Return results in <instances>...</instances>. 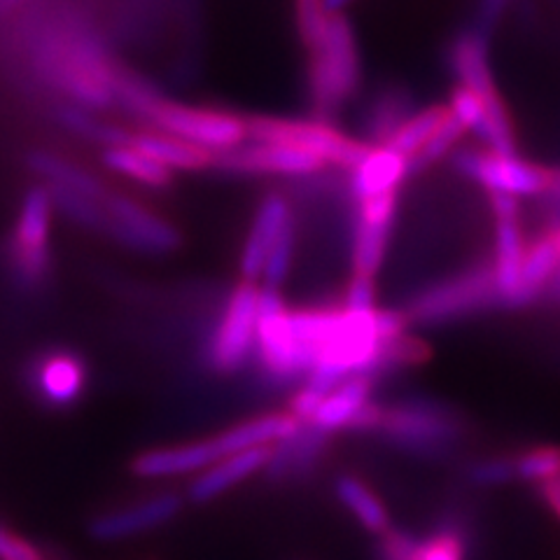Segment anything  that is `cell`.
Returning a JSON list of instances; mask_svg holds the SVG:
<instances>
[{
    "mask_svg": "<svg viewBox=\"0 0 560 560\" xmlns=\"http://www.w3.org/2000/svg\"><path fill=\"white\" fill-rule=\"evenodd\" d=\"M26 383L45 409L68 411L90 390V364L70 348H47L28 362Z\"/></svg>",
    "mask_w": 560,
    "mask_h": 560,
    "instance_id": "7c38bea8",
    "label": "cell"
},
{
    "mask_svg": "<svg viewBox=\"0 0 560 560\" xmlns=\"http://www.w3.org/2000/svg\"><path fill=\"white\" fill-rule=\"evenodd\" d=\"M467 131H465V127L460 125L458 119L453 117V113H451V117L444 121V127L436 131L430 140H428V145L420 150L413 160L409 162V168L411 171H425V168H430L432 164H436L440 160H444V156L455 148V143H458V140L465 136Z\"/></svg>",
    "mask_w": 560,
    "mask_h": 560,
    "instance_id": "1f68e13d",
    "label": "cell"
},
{
    "mask_svg": "<svg viewBox=\"0 0 560 560\" xmlns=\"http://www.w3.org/2000/svg\"><path fill=\"white\" fill-rule=\"evenodd\" d=\"M448 108H451L453 117L465 127V131H471V133L481 131L483 103L479 101V96L475 92H469V90H465V86L455 84V90L448 98Z\"/></svg>",
    "mask_w": 560,
    "mask_h": 560,
    "instance_id": "e575fe53",
    "label": "cell"
},
{
    "mask_svg": "<svg viewBox=\"0 0 560 560\" xmlns=\"http://www.w3.org/2000/svg\"><path fill=\"white\" fill-rule=\"evenodd\" d=\"M335 495L343 510L353 516L364 533L381 537L393 528L388 506L376 490L353 471H341L335 479Z\"/></svg>",
    "mask_w": 560,
    "mask_h": 560,
    "instance_id": "d4e9b609",
    "label": "cell"
},
{
    "mask_svg": "<svg viewBox=\"0 0 560 560\" xmlns=\"http://www.w3.org/2000/svg\"><path fill=\"white\" fill-rule=\"evenodd\" d=\"M488 199L495 224L493 276L500 292V308H510L514 290L518 285L525 250H528L521 224V203L516 197L506 195H488Z\"/></svg>",
    "mask_w": 560,
    "mask_h": 560,
    "instance_id": "e0dca14e",
    "label": "cell"
},
{
    "mask_svg": "<svg viewBox=\"0 0 560 560\" xmlns=\"http://www.w3.org/2000/svg\"><path fill=\"white\" fill-rule=\"evenodd\" d=\"M140 127L178 136L187 140V143L199 145L213 154L232 150L248 140L245 117L213 108V105L173 101L164 94L150 105Z\"/></svg>",
    "mask_w": 560,
    "mask_h": 560,
    "instance_id": "52a82bcc",
    "label": "cell"
},
{
    "mask_svg": "<svg viewBox=\"0 0 560 560\" xmlns=\"http://www.w3.org/2000/svg\"><path fill=\"white\" fill-rule=\"evenodd\" d=\"M343 306L353 311L376 308V280L364 276H350L343 294Z\"/></svg>",
    "mask_w": 560,
    "mask_h": 560,
    "instance_id": "74e56055",
    "label": "cell"
},
{
    "mask_svg": "<svg viewBox=\"0 0 560 560\" xmlns=\"http://www.w3.org/2000/svg\"><path fill=\"white\" fill-rule=\"evenodd\" d=\"M245 131H248V140H255V143L302 150L318 156L325 166H335L348 173L372 150L366 140L348 136L331 125V121L318 117L294 119L273 115H248L245 117Z\"/></svg>",
    "mask_w": 560,
    "mask_h": 560,
    "instance_id": "5b68a950",
    "label": "cell"
},
{
    "mask_svg": "<svg viewBox=\"0 0 560 560\" xmlns=\"http://www.w3.org/2000/svg\"><path fill=\"white\" fill-rule=\"evenodd\" d=\"M226 455H234V453L222 430L213 436H201V440L156 446V448L138 453L129 465V471L136 479H143V481L197 477L210 465L226 458Z\"/></svg>",
    "mask_w": 560,
    "mask_h": 560,
    "instance_id": "5bb4252c",
    "label": "cell"
},
{
    "mask_svg": "<svg viewBox=\"0 0 560 560\" xmlns=\"http://www.w3.org/2000/svg\"><path fill=\"white\" fill-rule=\"evenodd\" d=\"M512 0H477V10H475V28L477 33H481L483 38L490 40V35L498 28V24L502 22L504 10L510 8Z\"/></svg>",
    "mask_w": 560,
    "mask_h": 560,
    "instance_id": "f35d334b",
    "label": "cell"
},
{
    "mask_svg": "<svg viewBox=\"0 0 560 560\" xmlns=\"http://www.w3.org/2000/svg\"><path fill=\"white\" fill-rule=\"evenodd\" d=\"M539 495L549 506V512L560 521V477L539 483Z\"/></svg>",
    "mask_w": 560,
    "mask_h": 560,
    "instance_id": "ab89813d",
    "label": "cell"
},
{
    "mask_svg": "<svg viewBox=\"0 0 560 560\" xmlns=\"http://www.w3.org/2000/svg\"><path fill=\"white\" fill-rule=\"evenodd\" d=\"M103 238L143 257H166L183 245L178 226L119 189H110L105 199Z\"/></svg>",
    "mask_w": 560,
    "mask_h": 560,
    "instance_id": "30bf717a",
    "label": "cell"
},
{
    "mask_svg": "<svg viewBox=\"0 0 560 560\" xmlns=\"http://www.w3.org/2000/svg\"><path fill=\"white\" fill-rule=\"evenodd\" d=\"M381 560H416V553H418V545L420 539L409 535L407 530H399V528H393L381 535Z\"/></svg>",
    "mask_w": 560,
    "mask_h": 560,
    "instance_id": "8d00e7d4",
    "label": "cell"
},
{
    "mask_svg": "<svg viewBox=\"0 0 560 560\" xmlns=\"http://www.w3.org/2000/svg\"><path fill=\"white\" fill-rule=\"evenodd\" d=\"M215 168L238 175H276V178H306L327 166L308 152L245 140V143L215 154Z\"/></svg>",
    "mask_w": 560,
    "mask_h": 560,
    "instance_id": "2e32d148",
    "label": "cell"
},
{
    "mask_svg": "<svg viewBox=\"0 0 560 560\" xmlns=\"http://www.w3.org/2000/svg\"><path fill=\"white\" fill-rule=\"evenodd\" d=\"M259 285L241 280L230 292L213 331L206 341V366L218 376H234L255 358Z\"/></svg>",
    "mask_w": 560,
    "mask_h": 560,
    "instance_id": "ba28073f",
    "label": "cell"
},
{
    "mask_svg": "<svg viewBox=\"0 0 560 560\" xmlns=\"http://www.w3.org/2000/svg\"><path fill=\"white\" fill-rule=\"evenodd\" d=\"M296 241H300V230H296V218H292L283 230V234H280V238L276 241L273 250L267 259L265 276H261V288H271V290L283 288L294 265Z\"/></svg>",
    "mask_w": 560,
    "mask_h": 560,
    "instance_id": "f546056e",
    "label": "cell"
},
{
    "mask_svg": "<svg viewBox=\"0 0 560 560\" xmlns=\"http://www.w3.org/2000/svg\"><path fill=\"white\" fill-rule=\"evenodd\" d=\"M327 20H329V12L325 8V0H294L296 33H300L306 51L320 43L323 33L327 28Z\"/></svg>",
    "mask_w": 560,
    "mask_h": 560,
    "instance_id": "d6a6232c",
    "label": "cell"
},
{
    "mask_svg": "<svg viewBox=\"0 0 560 560\" xmlns=\"http://www.w3.org/2000/svg\"><path fill=\"white\" fill-rule=\"evenodd\" d=\"M465 479L475 488H502L516 483L512 455H488V458L471 460L465 467Z\"/></svg>",
    "mask_w": 560,
    "mask_h": 560,
    "instance_id": "4dcf8cb0",
    "label": "cell"
},
{
    "mask_svg": "<svg viewBox=\"0 0 560 560\" xmlns=\"http://www.w3.org/2000/svg\"><path fill=\"white\" fill-rule=\"evenodd\" d=\"M416 113L413 98L401 86H385L381 90L362 115V129L370 145H385L393 133L405 125V121Z\"/></svg>",
    "mask_w": 560,
    "mask_h": 560,
    "instance_id": "484cf974",
    "label": "cell"
},
{
    "mask_svg": "<svg viewBox=\"0 0 560 560\" xmlns=\"http://www.w3.org/2000/svg\"><path fill=\"white\" fill-rule=\"evenodd\" d=\"M448 70L465 90L475 92L483 103V125L479 131L486 150L498 154H516L518 138L510 108L493 78V68L488 61V38L475 28H465L448 43Z\"/></svg>",
    "mask_w": 560,
    "mask_h": 560,
    "instance_id": "277c9868",
    "label": "cell"
},
{
    "mask_svg": "<svg viewBox=\"0 0 560 560\" xmlns=\"http://www.w3.org/2000/svg\"><path fill=\"white\" fill-rule=\"evenodd\" d=\"M362 57L353 24L343 12H329L320 43L308 49L306 90L313 117L331 121L360 94Z\"/></svg>",
    "mask_w": 560,
    "mask_h": 560,
    "instance_id": "3957f363",
    "label": "cell"
},
{
    "mask_svg": "<svg viewBox=\"0 0 560 560\" xmlns=\"http://www.w3.org/2000/svg\"><path fill=\"white\" fill-rule=\"evenodd\" d=\"M545 300H551L553 304H560V261H558V267H556V271H553V278H551V283H549V290H547Z\"/></svg>",
    "mask_w": 560,
    "mask_h": 560,
    "instance_id": "60d3db41",
    "label": "cell"
},
{
    "mask_svg": "<svg viewBox=\"0 0 560 560\" xmlns=\"http://www.w3.org/2000/svg\"><path fill=\"white\" fill-rule=\"evenodd\" d=\"M292 218H294V210L285 195H280V191H269V195L261 197L253 215L248 236L243 241V250L238 259L241 280H248V283H257V285L261 283V276H265V267L273 245Z\"/></svg>",
    "mask_w": 560,
    "mask_h": 560,
    "instance_id": "ac0fdd59",
    "label": "cell"
},
{
    "mask_svg": "<svg viewBox=\"0 0 560 560\" xmlns=\"http://www.w3.org/2000/svg\"><path fill=\"white\" fill-rule=\"evenodd\" d=\"M374 385L376 378L372 376H353L339 383L335 390L325 395L318 411L313 413L306 425L320 430L327 436L350 432L362 411L374 401Z\"/></svg>",
    "mask_w": 560,
    "mask_h": 560,
    "instance_id": "44dd1931",
    "label": "cell"
},
{
    "mask_svg": "<svg viewBox=\"0 0 560 560\" xmlns=\"http://www.w3.org/2000/svg\"><path fill=\"white\" fill-rule=\"evenodd\" d=\"M362 416L355 432L376 434L416 458H444L465 434L463 418L444 401L428 397H407L390 405L372 401Z\"/></svg>",
    "mask_w": 560,
    "mask_h": 560,
    "instance_id": "6da1fadb",
    "label": "cell"
},
{
    "mask_svg": "<svg viewBox=\"0 0 560 560\" xmlns=\"http://www.w3.org/2000/svg\"><path fill=\"white\" fill-rule=\"evenodd\" d=\"M101 164L103 168L119 175V178L145 189H168L175 180L173 171L156 164L148 154L138 152L125 143L101 148Z\"/></svg>",
    "mask_w": 560,
    "mask_h": 560,
    "instance_id": "4316f807",
    "label": "cell"
},
{
    "mask_svg": "<svg viewBox=\"0 0 560 560\" xmlns=\"http://www.w3.org/2000/svg\"><path fill=\"white\" fill-rule=\"evenodd\" d=\"M397 213V191L393 195L355 199V222H353V276L374 278L378 276L385 255L390 248L393 224Z\"/></svg>",
    "mask_w": 560,
    "mask_h": 560,
    "instance_id": "9a60e30c",
    "label": "cell"
},
{
    "mask_svg": "<svg viewBox=\"0 0 560 560\" xmlns=\"http://www.w3.org/2000/svg\"><path fill=\"white\" fill-rule=\"evenodd\" d=\"M327 442V434L302 423L290 436L271 446V458L265 471L271 481L302 479L320 463Z\"/></svg>",
    "mask_w": 560,
    "mask_h": 560,
    "instance_id": "7402d4cb",
    "label": "cell"
},
{
    "mask_svg": "<svg viewBox=\"0 0 560 560\" xmlns=\"http://www.w3.org/2000/svg\"><path fill=\"white\" fill-rule=\"evenodd\" d=\"M558 261H560V250L549 232H545L528 245L523 267H521V276H518V285L510 302V311L528 308L535 302L545 300Z\"/></svg>",
    "mask_w": 560,
    "mask_h": 560,
    "instance_id": "cb8c5ba5",
    "label": "cell"
},
{
    "mask_svg": "<svg viewBox=\"0 0 560 560\" xmlns=\"http://www.w3.org/2000/svg\"><path fill=\"white\" fill-rule=\"evenodd\" d=\"M271 458V446H259L248 448L234 455H226V458L218 460L203 469L201 475L191 479L189 488L185 490V498L189 504H208L222 495L230 493L238 483L253 479L259 471L267 469V463Z\"/></svg>",
    "mask_w": 560,
    "mask_h": 560,
    "instance_id": "d6986e66",
    "label": "cell"
},
{
    "mask_svg": "<svg viewBox=\"0 0 560 560\" xmlns=\"http://www.w3.org/2000/svg\"><path fill=\"white\" fill-rule=\"evenodd\" d=\"M453 166L467 180L481 185L488 195L545 197L553 168L523 160L521 154H498L490 150H460L453 154Z\"/></svg>",
    "mask_w": 560,
    "mask_h": 560,
    "instance_id": "8fae6325",
    "label": "cell"
},
{
    "mask_svg": "<svg viewBox=\"0 0 560 560\" xmlns=\"http://www.w3.org/2000/svg\"><path fill=\"white\" fill-rule=\"evenodd\" d=\"M448 117H451L448 103L446 105L436 103V105H430V108H420L393 133V138L385 145L399 154H405L411 162L413 156L428 145V140L444 127V121Z\"/></svg>",
    "mask_w": 560,
    "mask_h": 560,
    "instance_id": "83f0119b",
    "label": "cell"
},
{
    "mask_svg": "<svg viewBox=\"0 0 560 560\" xmlns=\"http://www.w3.org/2000/svg\"><path fill=\"white\" fill-rule=\"evenodd\" d=\"M185 506H187L185 493L160 490V493H152L127 506H117V510L96 514L90 521V525H86V535L101 541V545L133 539V537L166 528L168 523H173L183 514Z\"/></svg>",
    "mask_w": 560,
    "mask_h": 560,
    "instance_id": "4fadbf2b",
    "label": "cell"
},
{
    "mask_svg": "<svg viewBox=\"0 0 560 560\" xmlns=\"http://www.w3.org/2000/svg\"><path fill=\"white\" fill-rule=\"evenodd\" d=\"M500 308L493 267H469L423 288L401 308L409 327H440Z\"/></svg>",
    "mask_w": 560,
    "mask_h": 560,
    "instance_id": "8992f818",
    "label": "cell"
},
{
    "mask_svg": "<svg viewBox=\"0 0 560 560\" xmlns=\"http://www.w3.org/2000/svg\"><path fill=\"white\" fill-rule=\"evenodd\" d=\"M253 360H257L261 374L273 385L300 383L311 372V360L294 337L292 308L285 306L280 290H259L257 346Z\"/></svg>",
    "mask_w": 560,
    "mask_h": 560,
    "instance_id": "9c48e42d",
    "label": "cell"
},
{
    "mask_svg": "<svg viewBox=\"0 0 560 560\" xmlns=\"http://www.w3.org/2000/svg\"><path fill=\"white\" fill-rule=\"evenodd\" d=\"M0 560H47V556L28 537L0 523Z\"/></svg>",
    "mask_w": 560,
    "mask_h": 560,
    "instance_id": "d590c367",
    "label": "cell"
},
{
    "mask_svg": "<svg viewBox=\"0 0 560 560\" xmlns=\"http://www.w3.org/2000/svg\"><path fill=\"white\" fill-rule=\"evenodd\" d=\"M467 541L455 528H442L428 539H420L416 560H465Z\"/></svg>",
    "mask_w": 560,
    "mask_h": 560,
    "instance_id": "836d02e7",
    "label": "cell"
},
{
    "mask_svg": "<svg viewBox=\"0 0 560 560\" xmlns=\"http://www.w3.org/2000/svg\"><path fill=\"white\" fill-rule=\"evenodd\" d=\"M55 218V201L43 183L31 185L16 203L3 245V259L12 285L22 294H40L55 280V250H51Z\"/></svg>",
    "mask_w": 560,
    "mask_h": 560,
    "instance_id": "7a4b0ae2",
    "label": "cell"
},
{
    "mask_svg": "<svg viewBox=\"0 0 560 560\" xmlns=\"http://www.w3.org/2000/svg\"><path fill=\"white\" fill-rule=\"evenodd\" d=\"M514 458V471L516 481L523 483H541L553 477H560V446L556 444H539L525 448Z\"/></svg>",
    "mask_w": 560,
    "mask_h": 560,
    "instance_id": "f1b7e54d",
    "label": "cell"
},
{
    "mask_svg": "<svg viewBox=\"0 0 560 560\" xmlns=\"http://www.w3.org/2000/svg\"><path fill=\"white\" fill-rule=\"evenodd\" d=\"M411 173L405 154L388 145H372L370 154L350 171V191L355 199L393 195Z\"/></svg>",
    "mask_w": 560,
    "mask_h": 560,
    "instance_id": "603a6c76",
    "label": "cell"
},
{
    "mask_svg": "<svg viewBox=\"0 0 560 560\" xmlns=\"http://www.w3.org/2000/svg\"><path fill=\"white\" fill-rule=\"evenodd\" d=\"M348 3H353V0H325V8L327 12H343Z\"/></svg>",
    "mask_w": 560,
    "mask_h": 560,
    "instance_id": "b9f144b4",
    "label": "cell"
},
{
    "mask_svg": "<svg viewBox=\"0 0 560 560\" xmlns=\"http://www.w3.org/2000/svg\"><path fill=\"white\" fill-rule=\"evenodd\" d=\"M125 145L148 154L156 164L166 166L173 173H199L215 168V154L187 140L154 129H127Z\"/></svg>",
    "mask_w": 560,
    "mask_h": 560,
    "instance_id": "ffe728a7",
    "label": "cell"
}]
</instances>
